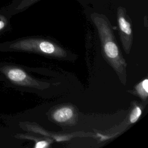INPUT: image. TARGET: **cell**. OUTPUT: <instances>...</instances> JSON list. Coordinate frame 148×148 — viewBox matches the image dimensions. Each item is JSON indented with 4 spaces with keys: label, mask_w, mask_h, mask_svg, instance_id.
<instances>
[{
    "label": "cell",
    "mask_w": 148,
    "mask_h": 148,
    "mask_svg": "<svg viewBox=\"0 0 148 148\" xmlns=\"http://www.w3.org/2000/svg\"><path fill=\"white\" fill-rule=\"evenodd\" d=\"M142 114V110L140 107L136 106L132 110L130 115V121L131 123H135L140 117Z\"/></svg>",
    "instance_id": "cell-9"
},
{
    "label": "cell",
    "mask_w": 148,
    "mask_h": 148,
    "mask_svg": "<svg viewBox=\"0 0 148 148\" xmlns=\"http://www.w3.org/2000/svg\"><path fill=\"white\" fill-rule=\"evenodd\" d=\"M48 143L46 141H39L38 142H37L35 144V147L36 148H43V147H46L48 146Z\"/></svg>",
    "instance_id": "cell-10"
},
{
    "label": "cell",
    "mask_w": 148,
    "mask_h": 148,
    "mask_svg": "<svg viewBox=\"0 0 148 148\" xmlns=\"http://www.w3.org/2000/svg\"><path fill=\"white\" fill-rule=\"evenodd\" d=\"M117 20L124 47L129 50L132 39V29L130 23L126 18L123 8L120 7L117 10Z\"/></svg>",
    "instance_id": "cell-4"
},
{
    "label": "cell",
    "mask_w": 148,
    "mask_h": 148,
    "mask_svg": "<svg viewBox=\"0 0 148 148\" xmlns=\"http://www.w3.org/2000/svg\"><path fill=\"white\" fill-rule=\"evenodd\" d=\"M99 35L102 51L106 60L118 73L125 74L126 63L115 41L110 25L105 17L94 13L91 16Z\"/></svg>",
    "instance_id": "cell-1"
},
{
    "label": "cell",
    "mask_w": 148,
    "mask_h": 148,
    "mask_svg": "<svg viewBox=\"0 0 148 148\" xmlns=\"http://www.w3.org/2000/svg\"><path fill=\"white\" fill-rule=\"evenodd\" d=\"M73 109L69 106H63L55 110L52 115L53 119L58 123L66 122L73 118Z\"/></svg>",
    "instance_id": "cell-6"
},
{
    "label": "cell",
    "mask_w": 148,
    "mask_h": 148,
    "mask_svg": "<svg viewBox=\"0 0 148 148\" xmlns=\"http://www.w3.org/2000/svg\"><path fill=\"white\" fill-rule=\"evenodd\" d=\"M0 80L7 86L17 89L38 88L39 83L21 66L9 62L0 61Z\"/></svg>",
    "instance_id": "cell-3"
},
{
    "label": "cell",
    "mask_w": 148,
    "mask_h": 148,
    "mask_svg": "<svg viewBox=\"0 0 148 148\" xmlns=\"http://www.w3.org/2000/svg\"><path fill=\"white\" fill-rule=\"evenodd\" d=\"M136 91L138 95L143 99L147 98L148 95V79H145L135 87Z\"/></svg>",
    "instance_id": "cell-8"
},
{
    "label": "cell",
    "mask_w": 148,
    "mask_h": 148,
    "mask_svg": "<svg viewBox=\"0 0 148 148\" xmlns=\"http://www.w3.org/2000/svg\"><path fill=\"white\" fill-rule=\"evenodd\" d=\"M39 0H14L6 6L1 8L11 17L20 12Z\"/></svg>",
    "instance_id": "cell-5"
},
{
    "label": "cell",
    "mask_w": 148,
    "mask_h": 148,
    "mask_svg": "<svg viewBox=\"0 0 148 148\" xmlns=\"http://www.w3.org/2000/svg\"><path fill=\"white\" fill-rule=\"evenodd\" d=\"M11 16L6 13L2 8H0V38L11 29Z\"/></svg>",
    "instance_id": "cell-7"
},
{
    "label": "cell",
    "mask_w": 148,
    "mask_h": 148,
    "mask_svg": "<svg viewBox=\"0 0 148 148\" xmlns=\"http://www.w3.org/2000/svg\"><path fill=\"white\" fill-rule=\"evenodd\" d=\"M29 52L64 57L66 51L56 43L38 38H24L0 43V52Z\"/></svg>",
    "instance_id": "cell-2"
}]
</instances>
